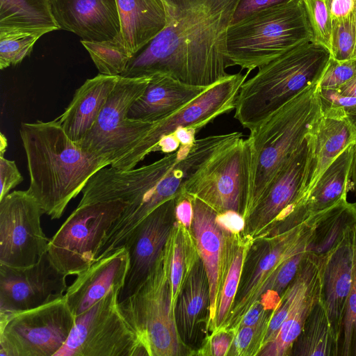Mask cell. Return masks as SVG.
I'll return each mask as SVG.
<instances>
[{
  "mask_svg": "<svg viewBox=\"0 0 356 356\" xmlns=\"http://www.w3.org/2000/svg\"><path fill=\"white\" fill-rule=\"evenodd\" d=\"M163 29L134 56L124 77L164 74L187 84L210 87L230 74L227 30L239 0H169Z\"/></svg>",
  "mask_w": 356,
  "mask_h": 356,
  "instance_id": "6da1fadb",
  "label": "cell"
},
{
  "mask_svg": "<svg viewBox=\"0 0 356 356\" xmlns=\"http://www.w3.org/2000/svg\"><path fill=\"white\" fill-rule=\"evenodd\" d=\"M243 136L241 132L208 136L148 165L129 170L103 168L88 181L78 206L121 200L127 203L107 232L97 259L124 244L135 227L165 201L180 196L184 182L216 150Z\"/></svg>",
  "mask_w": 356,
  "mask_h": 356,
  "instance_id": "7a4b0ae2",
  "label": "cell"
},
{
  "mask_svg": "<svg viewBox=\"0 0 356 356\" xmlns=\"http://www.w3.org/2000/svg\"><path fill=\"white\" fill-rule=\"evenodd\" d=\"M19 135L30 177L28 191L51 220L59 219L89 179L112 163L73 141L58 118L23 122Z\"/></svg>",
  "mask_w": 356,
  "mask_h": 356,
  "instance_id": "3957f363",
  "label": "cell"
},
{
  "mask_svg": "<svg viewBox=\"0 0 356 356\" xmlns=\"http://www.w3.org/2000/svg\"><path fill=\"white\" fill-rule=\"evenodd\" d=\"M323 45L309 40L259 67L237 95L234 118L250 131L321 79L330 58Z\"/></svg>",
  "mask_w": 356,
  "mask_h": 356,
  "instance_id": "277c9868",
  "label": "cell"
},
{
  "mask_svg": "<svg viewBox=\"0 0 356 356\" xmlns=\"http://www.w3.org/2000/svg\"><path fill=\"white\" fill-rule=\"evenodd\" d=\"M318 83L298 93L250 131V190L244 218L285 162L316 131L323 114Z\"/></svg>",
  "mask_w": 356,
  "mask_h": 356,
  "instance_id": "5b68a950",
  "label": "cell"
},
{
  "mask_svg": "<svg viewBox=\"0 0 356 356\" xmlns=\"http://www.w3.org/2000/svg\"><path fill=\"white\" fill-rule=\"evenodd\" d=\"M313 39L302 0L268 7L230 24L227 35L232 66L250 73Z\"/></svg>",
  "mask_w": 356,
  "mask_h": 356,
  "instance_id": "8992f818",
  "label": "cell"
},
{
  "mask_svg": "<svg viewBox=\"0 0 356 356\" xmlns=\"http://www.w3.org/2000/svg\"><path fill=\"white\" fill-rule=\"evenodd\" d=\"M119 306L149 356L180 355L165 250L146 280L131 295L119 300Z\"/></svg>",
  "mask_w": 356,
  "mask_h": 356,
  "instance_id": "52a82bcc",
  "label": "cell"
},
{
  "mask_svg": "<svg viewBox=\"0 0 356 356\" xmlns=\"http://www.w3.org/2000/svg\"><path fill=\"white\" fill-rule=\"evenodd\" d=\"M251 150L241 137L216 150L184 182L183 194L202 200L217 213L245 216L249 197Z\"/></svg>",
  "mask_w": 356,
  "mask_h": 356,
  "instance_id": "ba28073f",
  "label": "cell"
},
{
  "mask_svg": "<svg viewBox=\"0 0 356 356\" xmlns=\"http://www.w3.org/2000/svg\"><path fill=\"white\" fill-rule=\"evenodd\" d=\"M121 288L77 316L64 346L55 356H146L149 352L119 306Z\"/></svg>",
  "mask_w": 356,
  "mask_h": 356,
  "instance_id": "9c48e42d",
  "label": "cell"
},
{
  "mask_svg": "<svg viewBox=\"0 0 356 356\" xmlns=\"http://www.w3.org/2000/svg\"><path fill=\"white\" fill-rule=\"evenodd\" d=\"M75 319L64 296L31 309L0 314V356H55Z\"/></svg>",
  "mask_w": 356,
  "mask_h": 356,
  "instance_id": "30bf717a",
  "label": "cell"
},
{
  "mask_svg": "<svg viewBox=\"0 0 356 356\" xmlns=\"http://www.w3.org/2000/svg\"><path fill=\"white\" fill-rule=\"evenodd\" d=\"M127 205L115 200L77 206L49 241L47 252L58 269L68 276L88 268Z\"/></svg>",
  "mask_w": 356,
  "mask_h": 356,
  "instance_id": "8fae6325",
  "label": "cell"
},
{
  "mask_svg": "<svg viewBox=\"0 0 356 356\" xmlns=\"http://www.w3.org/2000/svg\"><path fill=\"white\" fill-rule=\"evenodd\" d=\"M149 79L150 76H120L93 127L78 143L112 163L131 150L154 124L128 118L130 107L143 93Z\"/></svg>",
  "mask_w": 356,
  "mask_h": 356,
  "instance_id": "7c38bea8",
  "label": "cell"
},
{
  "mask_svg": "<svg viewBox=\"0 0 356 356\" xmlns=\"http://www.w3.org/2000/svg\"><path fill=\"white\" fill-rule=\"evenodd\" d=\"M249 74L240 72L229 74L179 111L154 122L146 135L111 166L118 170L134 168L153 152L163 137L181 128L194 129L198 132L218 116L234 111L239 90Z\"/></svg>",
  "mask_w": 356,
  "mask_h": 356,
  "instance_id": "4fadbf2b",
  "label": "cell"
},
{
  "mask_svg": "<svg viewBox=\"0 0 356 356\" xmlns=\"http://www.w3.org/2000/svg\"><path fill=\"white\" fill-rule=\"evenodd\" d=\"M42 210L26 191H14L0 200V264L25 268L47 252L49 239L41 226Z\"/></svg>",
  "mask_w": 356,
  "mask_h": 356,
  "instance_id": "5bb4252c",
  "label": "cell"
},
{
  "mask_svg": "<svg viewBox=\"0 0 356 356\" xmlns=\"http://www.w3.org/2000/svg\"><path fill=\"white\" fill-rule=\"evenodd\" d=\"M66 277L47 252L28 267L0 264V314L31 309L64 296Z\"/></svg>",
  "mask_w": 356,
  "mask_h": 356,
  "instance_id": "9a60e30c",
  "label": "cell"
},
{
  "mask_svg": "<svg viewBox=\"0 0 356 356\" xmlns=\"http://www.w3.org/2000/svg\"><path fill=\"white\" fill-rule=\"evenodd\" d=\"M180 196L172 197L154 209L126 240L124 247L129 253V267L119 300L136 291L156 265L171 234Z\"/></svg>",
  "mask_w": 356,
  "mask_h": 356,
  "instance_id": "2e32d148",
  "label": "cell"
},
{
  "mask_svg": "<svg viewBox=\"0 0 356 356\" xmlns=\"http://www.w3.org/2000/svg\"><path fill=\"white\" fill-rule=\"evenodd\" d=\"M316 132V131H315ZM315 132L309 135L279 170L245 218L258 231L274 222L302 197L307 184Z\"/></svg>",
  "mask_w": 356,
  "mask_h": 356,
  "instance_id": "e0dca14e",
  "label": "cell"
},
{
  "mask_svg": "<svg viewBox=\"0 0 356 356\" xmlns=\"http://www.w3.org/2000/svg\"><path fill=\"white\" fill-rule=\"evenodd\" d=\"M59 29L83 40L103 41L121 34L116 0H49Z\"/></svg>",
  "mask_w": 356,
  "mask_h": 356,
  "instance_id": "ac0fdd59",
  "label": "cell"
},
{
  "mask_svg": "<svg viewBox=\"0 0 356 356\" xmlns=\"http://www.w3.org/2000/svg\"><path fill=\"white\" fill-rule=\"evenodd\" d=\"M354 225L321 261V297L337 342L344 309L353 282Z\"/></svg>",
  "mask_w": 356,
  "mask_h": 356,
  "instance_id": "d6986e66",
  "label": "cell"
},
{
  "mask_svg": "<svg viewBox=\"0 0 356 356\" xmlns=\"http://www.w3.org/2000/svg\"><path fill=\"white\" fill-rule=\"evenodd\" d=\"M129 267L125 247L96 259L76 275L64 297L75 317L105 297L113 288H123Z\"/></svg>",
  "mask_w": 356,
  "mask_h": 356,
  "instance_id": "ffe728a7",
  "label": "cell"
},
{
  "mask_svg": "<svg viewBox=\"0 0 356 356\" xmlns=\"http://www.w3.org/2000/svg\"><path fill=\"white\" fill-rule=\"evenodd\" d=\"M322 105L323 114L314 134L309 174L302 196L305 199H308L328 166L356 142V125L346 110L323 102Z\"/></svg>",
  "mask_w": 356,
  "mask_h": 356,
  "instance_id": "44dd1931",
  "label": "cell"
},
{
  "mask_svg": "<svg viewBox=\"0 0 356 356\" xmlns=\"http://www.w3.org/2000/svg\"><path fill=\"white\" fill-rule=\"evenodd\" d=\"M209 87L184 83L172 76L157 74L150 76L143 93L128 112L132 120L154 123L179 111Z\"/></svg>",
  "mask_w": 356,
  "mask_h": 356,
  "instance_id": "7402d4cb",
  "label": "cell"
},
{
  "mask_svg": "<svg viewBox=\"0 0 356 356\" xmlns=\"http://www.w3.org/2000/svg\"><path fill=\"white\" fill-rule=\"evenodd\" d=\"M191 198L193 207V234L199 257L203 263L209 282V322L213 327L219 297L223 231L216 222L217 212L198 198Z\"/></svg>",
  "mask_w": 356,
  "mask_h": 356,
  "instance_id": "603a6c76",
  "label": "cell"
},
{
  "mask_svg": "<svg viewBox=\"0 0 356 356\" xmlns=\"http://www.w3.org/2000/svg\"><path fill=\"white\" fill-rule=\"evenodd\" d=\"M121 35L133 57L167 25L169 0H116Z\"/></svg>",
  "mask_w": 356,
  "mask_h": 356,
  "instance_id": "cb8c5ba5",
  "label": "cell"
},
{
  "mask_svg": "<svg viewBox=\"0 0 356 356\" xmlns=\"http://www.w3.org/2000/svg\"><path fill=\"white\" fill-rule=\"evenodd\" d=\"M119 77L99 74L76 90L65 111L57 118L73 141H81L92 129Z\"/></svg>",
  "mask_w": 356,
  "mask_h": 356,
  "instance_id": "d4e9b609",
  "label": "cell"
},
{
  "mask_svg": "<svg viewBox=\"0 0 356 356\" xmlns=\"http://www.w3.org/2000/svg\"><path fill=\"white\" fill-rule=\"evenodd\" d=\"M209 307V286L202 261L199 257L187 270L178 293L175 318L179 339L191 344L198 325Z\"/></svg>",
  "mask_w": 356,
  "mask_h": 356,
  "instance_id": "484cf974",
  "label": "cell"
},
{
  "mask_svg": "<svg viewBox=\"0 0 356 356\" xmlns=\"http://www.w3.org/2000/svg\"><path fill=\"white\" fill-rule=\"evenodd\" d=\"M320 297L321 275L319 268L296 299L276 336L264 344L257 355L262 356L289 355L293 342L300 333L305 321L312 308L320 300Z\"/></svg>",
  "mask_w": 356,
  "mask_h": 356,
  "instance_id": "4316f807",
  "label": "cell"
},
{
  "mask_svg": "<svg viewBox=\"0 0 356 356\" xmlns=\"http://www.w3.org/2000/svg\"><path fill=\"white\" fill-rule=\"evenodd\" d=\"M354 145L348 147L328 166L309 194L307 202L311 216L338 203L350 188V168Z\"/></svg>",
  "mask_w": 356,
  "mask_h": 356,
  "instance_id": "83f0119b",
  "label": "cell"
},
{
  "mask_svg": "<svg viewBox=\"0 0 356 356\" xmlns=\"http://www.w3.org/2000/svg\"><path fill=\"white\" fill-rule=\"evenodd\" d=\"M356 224V202L343 198L321 211L308 245L307 252L325 257L341 239L346 230Z\"/></svg>",
  "mask_w": 356,
  "mask_h": 356,
  "instance_id": "f1b7e54d",
  "label": "cell"
},
{
  "mask_svg": "<svg viewBox=\"0 0 356 356\" xmlns=\"http://www.w3.org/2000/svg\"><path fill=\"white\" fill-rule=\"evenodd\" d=\"M335 339L326 310L319 300L307 316L293 342L290 355L294 356H337Z\"/></svg>",
  "mask_w": 356,
  "mask_h": 356,
  "instance_id": "f546056e",
  "label": "cell"
},
{
  "mask_svg": "<svg viewBox=\"0 0 356 356\" xmlns=\"http://www.w3.org/2000/svg\"><path fill=\"white\" fill-rule=\"evenodd\" d=\"M56 30L54 27L0 26V69L20 63L31 54L38 40Z\"/></svg>",
  "mask_w": 356,
  "mask_h": 356,
  "instance_id": "4dcf8cb0",
  "label": "cell"
},
{
  "mask_svg": "<svg viewBox=\"0 0 356 356\" xmlns=\"http://www.w3.org/2000/svg\"><path fill=\"white\" fill-rule=\"evenodd\" d=\"M54 27L49 0H0V26Z\"/></svg>",
  "mask_w": 356,
  "mask_h": 356,
  "instance_id": "1f68e13d",
  "label": "cell"
},
{
  "mask_svg": "<svg viewBox=\"0 0 356 356\" xmlns=\"http://www.w3.org/2000/svg\"><path fill=\"white\" fill-rule=\"evenodd\" d=\"M99 74L120 76L133 58L122 36L103 41L81 40Z\"/></svg>",
  "mask_w": 356,
  "mask_h": 356,
  "instance_id": "d6a6232c",
  "label": "cell"
},
{
  "mask_svg": "<svg viewBox=\"0 0 356 356\" xmlns=\"http://www.w3.org/2000/svg\"><path fill=\"white\" fill-rule=\"evenodd\" d=\"M337 356H356V225L354 230L353 282L338 334Z\"/></svg>",
  "mask_w": 356,
  "mask_h": 356,
  "instance_id": "836d02e7",
  "label": "cell"
},
{
  "mask_svg": "<svg viewBox=\"0 0 356 356\" xmlns=\"http://www.w3.org/2000/svg\"><path fill=\"white\" fill-rule=\"evenodd\" d=\"M231 256L227 274L218 297V309L213 326L216 329L224 323L234 302L244 261V248L242 246L235 248Z\"/></svg>",
  "mask_w": 356,
  "mask_h": 356,
  "instance_id": "e575fe53",
  "label": "cell"
},
{
  "mask_svg": "<svg viewBox=\"0 0 356 356\" xmlns=\"http://www.w3.org/2000/svg\"><path fill=\"white\" fill-rule=\"evenodd\" d=\"M168 258L172 290V302L175 312V302L184 279L186 268V240L183 232L175 223L165 247Z\"/></svg>",
  "mask_w": 356,
  "mask_h": 356,
  "instance_id": "d590c367",
  "label": "cell"
},
{
  "mask_svg": "<svg viewBox=\"0 0 356 356\" xmlns=\"http://www.w3.org/2000/svg\"><path fill=\"white\" fill-rule=\"evenodd\" d=\"M315 42L330 49L332 20L329 0H302Z\"/></svg>",
  "mask_w": 356,
  "mask_h": 356,
  "instance_id": "8d00e7d4",
  "label": "cell"
},
{
  "mask_svg": "<svg viewBox=\"0 0 356 356\" xmlns=\"http://www.w3.org/2000/svg\"><path fill=\"white\" fill-rule=\"evenodd\" d=\"M356 45V27L353 13L348 17L332 21L331 57L337 60L353 59Z\"/></svg>",
  "mask_w": 356,
  "mask_h": 356,
  "instance_id": "74e56055",
  "label": "cell"
},
{
  "mask_svg": "<svg viewBox=\"0 0 356 356\" xmlns=\"http://www.w3.org/2000/svg\"><path fill=\"white\" fill-rule=\"evenodd\" d=\"M356 75V58L337 60L330 56L318 83L320 90H337Z\"/></svg>",
  "mask_w": 356,
  "mask_h": 356,
  "instance_id": "f35d334b",
  "label": "cell"
},
{
  "mask_svg": "<svg viewBox=\"0 0 356 356\" xmlns=\"http://www.w3.org/2000/svg\"><path fill=\"white\" fill-rule=\"evenodd\" d=\"M24 178L19 172L15 161L8 160L0 156V200L10 193V191L22 183Z\"/></svg>",
  "mask_w": 356,
  "mask_h": 356,
  "instance_id": "ab89813d",
  "label": "cell"
},
{
  "mask_svg": "<svg viewBox=\"0 0 356 356\" xmlns=\"http://www.w3.org/2000/svg\"><path fill=\"white\" fill-rule=\"evenodd\" d=\"M289 1L290 0H239L231 24L252 13Z\"/></svg>",
  "mask_w": 356,
  "mask_h": 356,
  "instance_id": "60d3db41",
  "label": "cell"
},
{
  "mask_svg": "<svg viewBox=\"0 0 356 356\" xmlns=\"http://www.w3.org/2000/svg\"><path fill=\"white\" fill-rule=\"evenodd\" d=\"M216 222L222 231L234 234L241 232L245 224L244 216L234 211L217 213Z\"/></svg>",
  "mask_w": 356,
  "mask_h": 356,
  "instance_id": "b9f144b4",
  "label": "cell"
},
{
  "mask_svg": "<svg viewBox=\"0 0 356 356\" xmlns=\"http://www.w3.org/2000/svg\"><path fill=\"white\" fill-rule=\"evenodd\" d=\"M263 323L255 326H241L229 352L232 351V355H242L246 351Z\"/></svg>",
  "mask_w": 356,
  "mask_h": 356,
  "instance_id": "7bdbcfd3",
  "label": "cell"
},
{
  "mask_svg": "<svg viewBox=\"0 0 356 356\" xmlns=\"http://www.w3.org/2000/svg\"><path fill=\"white\" fill-rule=\"evenodd\" d=\"M175 218L184 228L189 229L193 219V207L191 198L182 194L175 207Z\"/></svg>",
  "mask_w": 356,
  "mask_h": 356,
  "instance_id": "ee69618b",
  "label": "cell"
},
{
  "mask_svg": "<svg viewBox=\"0 0 356 356\" xmlns=\"http://www.w3.org/2000/svg\"><path fill=\"white\" fill-rule=\"evenodd\" d=\"M329 8L332 21L343 19L353 13L355 0H329Z\"/></svg>",
  "mask_w": 356,
  "mask_h": 356,
  "instance_id": "f6af8a7d",
  "label": "cell"
},
{
  "mask_svg": "<svg viewBox=\"0 0 356 356\" xmlns=\"http://www.w3.org/2000/svg\"><path fill=\"white\" fill-rule=\"evenodd\" d=\"M265 305L258 301L250 306L243 314L240 326H255L264 323Z\"/></svg>",
  "mask_w": 356,
  "mask_h": 356,
  "instance_id": "bcb514c9",
  "label": "cell"
},
{
  "mask_svg": "<svg viewBox=\"0 0 356 356\" xmlns=\"http://www.w3.org/2000/svg\"><path fill=\"white\" fill-rule=\"evenodd\" d=\"M232 338L226 332L216 334L211 341V354L215 356H224L228 355L230 349Z\"/></svg>",
  "mask_w": 356,
  "mask_h": 356,
  "instance_id": "7dc6e473",
  "label": "cell"
},
{
  "mask_svg": "<svg viewBox=\"0 0 356 356\" xmlns=\"http://www.w3.org/2000/svg\"><path fill=\"white\" fill-rule=\"evenodd\" d=\"M180 143L174 134L167 135L163 137L156 144L153 149L154 152H161L165 154L172 153L177 150L180 146Z\"/></svg>",
  "mask_w": 356,
  "mask_h": 356,
  "instance_id": "c3c4849f",
  "label": "cell"
},
{
  "mask_svg": "<svg viewBox=\"0 0 356 356\" xmlns=\"http://www.w3.org/2000/svg\"><path fill=\"white\" fill-rule=\"evenodd\" d=\"M197 132L194 129L181 128L177 129L175 136L178 139L181 145H191L195 140V136Z\"/></svg>",
  "mask_w": 356,
  "mask_h": 356,
  "instance_id": "681fc988",
  "label": "cell"
},
{
  "mask_svg": "<svg viewBox=\"0 0 356 356\" xmlns=\"http://www.w3.org/2000/svg\"><path fill=\"white\" fill-rule=\"evenodd\" d=\"M334 90L342 95L356 97V75L341 87Z\"/></svg>",
  "mask_w": 356,
  "mask_h": 356,
  "instance_id": "f907efd6",
  "label": "cell"
},
{
  "mask_svg": "<svg viewBox=\"0 0 356 356\" xmlns=\"http://www.w3.org/2000/svg\"><path fill=\"white\" fill-rule=\"evenodd\" d=\"M350 188L356 196V142L354 145L353 154L350 168Z\"/></svg>",
  "mask_w": 356,
  "mask_h": 356,
  "instance_id": "816d5d0a",
  "label": "cell"
},
{
  "mask_svg": "<svg viewBox=\"0 0 356 356\" xmlns=\"http://www.w3.org/2000/svg\"><path fill=\"white\" fill-rule=\"evenodd\" d=\"M8 147V140L6 136L1 132L0 134V156H3Z\"/></svg>",
  "mask_w": 356,
  "mask_h": 356,
  "instance_id": "f5cc1de1",
  "label": "cell"
},
{
  "mask_svg": "<svg viewBox=\"0 0 356 356\" xmlns=\"http://www.w3.org/2000/svg\"><path fill=\"white\" fill-rule=\"evenodd\" d=\"M346 111L350 120L356 125V106L346 109Z\"/></svg>",
  "mask_w": 356,
  "mask_h": 356,
  "instance_id": "db71d44e",
  "label": "cell"
},
{
  "mask_svg": "<svg viewBox=\"0 0 356 356\" xmlns=\"http://www.w3.org/2000/svg\"><path fill=\"white\" fill-rule=\"evenodd\" d=\"M353 16H354L355 24V27H356V0H355V8H354V11H353ZM354 58H356V45H355V51H354V54H353V59Z\"/></svg>",
  "mask_w": 356,
  "mask_h": 356,
  "instance_id": "11a10c76",
  "label": "cell"
}]
</instances>
